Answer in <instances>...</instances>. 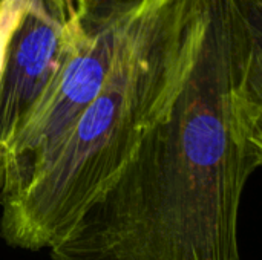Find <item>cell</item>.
<instances>
[{
    "instance_id": "cell-2",
    "label": "cell",
    "mask_w": 262,
    "mask_h": 260,
    "mask_svg": "<svg viewBox=\"0 0 262 260\" xmlns=\"http://www.w3.org/2000/svg\"><path fill=\"white\" fill-rule=\"evenodd\" d=\"M207 0H152L123 28L111 72L55 149L0 195V234L15 248H49L135 156L169 113L196 52Z\"/></svg>"
},
{
    "instance_id": "cell-4",
    "label": "cell",
    "mask_w": 262,
    "mask_h": 260,
    "mask_svg": "<svg viewBox=\"0 0 262 260\" xmlns=\"http://www.w3.org/2000/svg\"><path fill=\"white\" fill-rule=\"evenodd\" d=\"M84 32L100 31L134 15L152 0H71Z\"/></svg>"
},
{
    "instance_id": "cell-3",
    "label": "cell",
    "mask_w": 262,
    "mask_h": 260,
    "mask_svg": "<svg viewBox=\"0 0 262 260\" xmlns=\"http://www.w3.org/2000/svg\"><path fill=\"white\" fill-rule=\"evenodd\" d=\"M83 35L77 20L63 25L29 5L12 34L0 75V164L9 144L58 81Z\"/></svg>"
},
{
    "instance_id": "cell-5",
    "label": "cell",
    "mask_w": 262,
    "mask_h": 260,
    "mask_svg": "<svg viewBox=\"0 0 262 260\" xmlns=\"http://www.w3.org/2000/svg\"><path fill=\"white\" fill-rule=\"evenodd\" d=\"M29 8L28 0H0V75L12 34Z\"/></svg>"
},
{
    "instance_id": "cell-6",
    "label": "cell",
    "mask_w": 262,
    "mask_h": 260,
    "mask_svg": "<svg viewBox=\"0 0 262 260\" xmlns=\"http://www.w3.org/2000/svg\"><path fill=\"white\" fill-rule=\"evenodd\" d=\"M28 3L38 6L58 23L68 25L69 21L77 20L71 0H28Z\"/></svg>"
},
{
    "instance_id": "cell-1",
    "label": "cell",
    "mask_w": 262,
    "mask_h": 260,
    "mask_svg": "<svg viewBox=\"0 0 262 260\" xmlns=\"http://www.w3.org/2000/svg\"><path fill=\"white\" fill-rule=\"evenodd\" d=\"M262 164V0H207L173 104L51 260H241L239 210Z\"/></svg>"
}]
</instances>
